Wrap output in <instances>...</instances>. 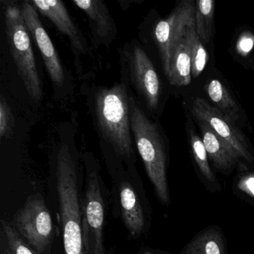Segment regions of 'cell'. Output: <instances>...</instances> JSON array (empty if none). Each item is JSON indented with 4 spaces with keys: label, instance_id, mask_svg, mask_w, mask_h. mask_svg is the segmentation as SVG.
<instances>
[{
    "label": "cell",
    "instance_id": "cell-8",
    "mask_svg": "<svg viewBox=\"0 0 254 254\" xmlns=\"http://www.w3.org/2000/svg\"><path fill=\"white\" fill-rule=\"evenodd\" d=\"M191 113L197 121L206 123L220 137L222 138L237 153L241 159L248 163L254 160L245 136L227 114L215 107L211 106L201 98L193 101Z\"/></svg>",
    "mask_w": 254,
    "mask_h": 254
},
{
    "label": "cell",
    "instance_id": "cell-16",
    "mask_svg": "<svg viewBox=\"0 0 254 254\" xmlns=\"http://www.w3.org/2000/svg\"><path fill=\"white\" fill-rule=\"evenodd\" d=\"M72 2L84 11L89 20L94 25L96 32L101 37L106 38L114 32V20L103 1L84 0L73 1Z\"/></svg>",
    "mask_w": 254,
    "mask_h": 254
},
{
    "label": "cell",
    "instance_id": "cell-11",
    "mask_svg": "<svg viewBox=\"0 0 254 254\" xmlns=\"http://www.w3.org/2000/svg\"><path fill=\"white\" fill-rule=\"evenodd\" d=\"M31 2L38 12L51 20L56 27L69 38L74 50H76L78 53H83L84 51L85 47L81 34L62 1L34 0Z\"/></svg>",
    "mask_w": 254,
    "mask_h": 254
},
{
    "label": "cell",
    "instance_id": "cell-13",
    "mask_svg": "<svg viewBox=\"0 0 254 254\" xmlns=\"http://www.w3.org/2000/svg\"><path fill=\"white\" fill-rule=\"evenodd\" d=\"M119 194L122 219L130 236L137 238L145 227V212L140 199L135 189L127 182L120 184Z\"/></svg>",
    "mask_w": 254,
    "mask_h": 254
},
{
    "label": "cell",
    "instance_id": "cell-22",
    "mask_svg": "<svg viewBox=\"0 0 254 254\" xmlns=\"http://www.w3.org/2000/svg\"><path fill=\"white\" fill-rule=\"evenodd\" d=\"M14 117L8 102L4 96L0 99V137L11 138L14 132Z\"/></svg>",
    "mask_w": 254,
    "mask_h": 254
},
{
    "label": "cell",
    "instance_id": "cell-19",
    "mask_svg": "<svg viewBox=\"0 0 254 254\" xmlns=\"http://www.w3.org/2000/svg\"><path fill=\"white\" fill-rule=\"evenodd\" d=\"M215 2L213 0H198L195 2V29L201 42L210 41L213 32Z\"/></svg>",
    "mask_w": 254,
    "mask_h": 254
},
{
    "label": "cell",
    "instance_id": "cell-18",
    "mask_svg": "<svg viewBox=\"0 0 254 254\" xmlns=\"http://www.w3.org/2000/svg\"><path fill=\"white\" fill-rule=\"evenodd\" d=\"M190 142L196 164L203 179L207 183L208 187L212 188V190L219 191L221 190V186L218 184V181L209 166L208 161L209 157L203 139L193 130H191L190 132Z\"/></svg>",
    "mask_w": 254,
    "mask_h": 254
},
{
    "label": "cell",
    "instance_id": "cell-26",
    "mask_svg": "<svg viewBox=\"0 0 254 254\" xmlns=\"http://www.w3.org/2000/svg\"></svg>",
    "mask_w": 254,
    "mask_h": 254
},
{
    "label": "cell",
    "instance_id": "cell-14",
    "mask_svg": "<svg viewBox=\"0 0 254 254\" xmlns=\"http://www.w3.org/2000/svg\"><path fill=\"white\" fill-rule=\"evenodd\" d=\"M181 254H227L222 230L215 225L206 227L184 247Z\"/></svg>",
    "mask_w": 254,
    "mask_h": 254
},
{
    "label": "cell",
    "instance_id": "cell-20",
    "mask_svg": "<svg viewBox=\"0 0 254 254\" xmlns=\"http://www.w3.org/2000/svg\"><path fill=\"white\" fill-rule=\"evenodd\" d=\"M186 42L190 50L191 60V76L196 78L204 70L208 54L196 32L195 25L190 26L186 32Z\"/></svg>",
    "mask_w": 254,
    "mask_h": 254
},
{
    "label": "cell",
    "instance_id": "cell-23",
    "mask_svg": "<svg viewBox=\"0 0 254 254\" xmlns=\"http://www.w3.org/2000/svg\"><path fill=\"white\" fill-rule=\"evenodd\" d=\"M237 188L248 197L254 199V173L248 172L241 175L238 181Z\"/></svg>",
    "mask_w": 254,
    "mask_h": 254
},
{
    "label": "cell",
    "instance_id": "cell-10",
    "mask_svg": "<svg viewBox=\"0 0 254 254\" xmlns=\"http://www.w3.org/2000/svg\"><path fill=\"white\" fill-rule=\"evenodd\" d=\"M128 59L132 82L145 99L148 109L154 111L160 102L161 86L154 64L139 46L132 48Z\"/></svg>",
    "mask_w": 254,
    "mask_h": 254
},
{
    "label": "cell",
    "instance_id": "cell-2",
    "mask_svg": "<svg viewBox=\"0 0 254 254\" xmlns=\"http://www.w3.org/2000/svg\"><path fill=\"white\" fill-rule=\"evenodd\" d=\"M95 111L102 136L123 158L134 155L131 139L130 97L124 84L98 90Z\"/></svg>",
    "mask_w": 254,
    "mask_h": 254
},
{
    "label": "cell",
    "instance_id": "cell-3",
    "mask_svg": "<svg viewBox=\"0 0 254 254\" xmlns=\"http://www.w3.org/2000/svg\"><path fill=\"white\" fill-rule=\"evenodd\" d=\"M130 126L139 155L156 195L163 204L171 203L167 175V155L164 141L155 123L151 122L136 101L130 97Z\"/></svg>",
    "mask_w": 254,
    "mask_h": 254
},
{
    "label": "cell",
    "instance_id": "cell-9",
    "mask_svg": "<svg viewBox=\"0 0 254 254\" xmlns=\"http://www.w3.org/2000/svg\"><path fill=\"white\" fill-rule=\"evenodd\" d=\"M20 8L26 27L38 46L52 81L55 85L62 87L64 82V72L60 58L43 26L38 11L31 2H23Z\"/></svg>",
    "mask_w": 254,
    "mask_h": 254
},
{
    "label": "cell",
    "instance_id": "cell-17",
    "mask_svg": "<svg viewBox=\"0 0 254 254\" xmlns=\"http://www.w3.org/2000/svg\"><path fill=\"white\" fill-rule=\"evenodd\" d=\"M205 91L209 99L217 105V108L236 122L239 118V107L225 86L219 80H211L205 87Z\"/></svg>",
    "mask_w": 254,
    "mask_h": 254
},
{
    "label": "cell",
    "instance_id": "cell-6",
    "mask_svg": "<svg viewBox=\"0 0 254 254\" xmlns=\"http://www.w3.org/2000/svg\"><path fill=\"white\" fill-rule=\"evenodd\" d=\"M12 226L38 254H44L50 248L54 226L41 194H35L27 199L14 215Z\"/></svg>",
    "mask_w": 254,
    "mask_h": 254
},
{
    "label": "cell",
    "instance_id": "cell-5",
    "mask_svg": "<svg viewBox=\"0 0 254 254\" xmlns=\"http://www.w3.org/2000/svg\"><path fill=\"white\" fill-rule=\"evenodd\" d=\"M85 191L81 200L84 254H106L104 246L105 203L99 169L86 161Z\"/></svg>",
    "mask_w": 254,
    "mask_h": 254
},
{
    "label": "cell",
    "instance_id": "cell-21",
    "mask_svg": "<svg viewBox=\"0 0 254 254\" xmlns=\"http://www.w3.org/2000/svg\"><path fill=\"white\" fill-rule=\"evenodd\" d=\"M2 230L6 240V254H38L20 236L12 224L2 220Z\"/></svg>",
    "mask_w": 254,
    "mask_h": 254
},
{
    "label": "cell",
    "instance_id": "cell-25",
    "mask_svg": "<svg viewBox=\"0 0 254 254\" xmlns=\"http://www.w3.org/2000/svg\"><path fill=\"white\" fill-rule=\"evenodd\" d=\"M143 254H154V253L151 252V251H146V252L144 253Z\"/></svg>",
    "mask_w": 254,
    "mask_h": 254
},
{
    "label": "cell",
    "instance_id": "cell-4",
    "mask_svg": "<svg viewBox=\"0 0 254 254\" xmlns=\"http://www.w3.org/2000/svg\"><path fill=\"white\" fill-rule=\"evenodd\" d=\"M4 20L10 52L17 72L29 97L38 103L43 98L42 83L20 6L8 5L4 11Z\"/></svg>",
    "mask_w": 254,
    "mask_h": 254
},
{
    "label": "cell",
    "instance_id": "cell-12",
    "mask_svg": "<svg viewBox=\"0 0 254 254\" xmlns=\"http://www.w3.org/2000/svg\"><path fill=\"white\" fill-rule=\"evenodd\" d=\"M198 122L208 157L217 169L222 173H230L240 157L233 147L218 136L206 123Z\"/></svg>",
    "mask_w": 254,
    "mask_h": 254
},
{
    "label": "cell",
    "instance_id": "cell-24",
    "mask_svg": "<svg viewBox=\"0 0 254 254\" xmlns=\"http://www.w3.org/2000/svg\"><path fill=\"white\" fill-rule=\"evenodd\" d=\"M254 46V37L251 34L245 33L241 35L237 43V51L239 54L245 56L252 50Z\"/></svg>",
    "mask_w": 254,
    "mask_h": 254
},
{
    "label": "cell",
    "instance_id": "cell-15",
    "mask_svg": "<svg viewBox=\"0 0 254 254\" xmlns=\"http://www.w3.org/2000/svg\"><path fill=\"white\" fill-rule=\"evenodd\" d=\"M191 77L190 50L184 38L174 50L167 78L172 85L183 87L191 83Z\"/></svg>",
    "mask_w": 254,
    "mask_h": 254
},
{
    "label": "cell",
    "instance_id": "cell-1",
    "mask_svg": "<svg viewBox=\"0 0 254 254\" xmlns=\"http://www.w3.org/2000/svg\"><path fill=\"white\" fill-rule=\"evenodd\" d=\"M56 184L64 254H84L78 168L66 144L61 146L58 153Z\"/></svg>",
    "mask_w": 254,
    "mask_h": 254
},
{
    "label": "cell",
    "instance_id": "cell-7",
    "mask_svg": "<svg viewBox=\"0 0 254 254\" xmlns=\"http://www.w3.org/2000/svg\"><path fill=\"white\" fill-rule=\"evenodd\" d=\"M195 25V2H181L169 17L160 20L154 29V38L159 49L163 72L169 75L174 50L184 39L189 27Z\"/></svg>",
    "mask_w": 254,
    "mask_h": 254
}]
</instances>
